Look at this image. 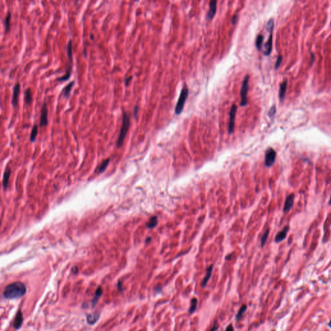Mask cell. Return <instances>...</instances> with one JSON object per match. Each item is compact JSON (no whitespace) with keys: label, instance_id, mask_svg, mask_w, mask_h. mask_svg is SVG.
I'll return each instance as SVG.
<instances>
[{"label":"cell","instance_id":"obj_1","mask_svg":"<svg viewBox=\"0 0 331 331\" xmlns=\"http://www.w3.org/2000/svg\"><path fill=\"white\" fill-rule=\"evenodd\" d=\"M27 288L22 282L16 281L7 285L3 292V296L8 299H18L26 293Z\"/></svg>","mask_w":331,"mask_h":331},{"label":"cell","instance_id":"obj_2","mask_svg":"<svg viewBox=\"0 0 331 331\" xmlns=\"http://www.w3.org/2000/svg\"><path fill=\"white\" fill-rule=\"evenodd\" d=\"M130 126V116L128 114V113L124 111H122V126L120 130L119 135L117 138V146L118 147H120L122 146L123 144H124V140L126 138V137L127 135V133L128 132V130Z\"/></svg>","mask_w":331,"mask_h":331},{"label":"cell","instance_id":"obj_3","mask_svg":"<svg viewBox=\"0 0 331 331\" xmlns=\"http://www.w3.org/2000/svg\"><path fill=\"white\" fill-rule=\"evenodd\" d=\"M67 54L68 57V62H67V65L66 67L65 74L56 79L58 82H65L69 79L70 76L71 75L72 64H73V41H72L71 40H69V42H68L67 45Z\"/></svg>","mask_w":331,"mask_h":331},{"label":"cell","instance_id":"obj_4","mask_svg":"<svg viewBox=\"0 0 331 331\" xmlns=\"http://www.w3.org/2000/svg\"><path fill=\"white\" fill-rule=\"evenodd\" d=\"M188 95H189L188 89L186 87L182 88V90L180 93L179 100H178L177 102L175 109V113L177 115H179V114H181L182 112L183 111L186 102V100H187Z\"/></svg>","mask_w":331,"mask_h":331},{"label":"cell","instance_id":"obj_5","mask_svg":"<svg viewBox=\"0 0 331 331\" xmlns=\"http://www.w3.org/2000/svg\"><path fill=\"white\" fill-rule=\"evenodd\" d=\"M249 75H246L243 80V83L241 88L240 95H241V102L240 105L244 107L248 104V91L249 89Z\"/></svg>","mask_w":331,"mask_h":331},{"label":"cell","instance_id":"obj_6","mask_svg":"<svg viewBox=\"0 0 331 331\" xmlns=\"http://www.w3.org/2000/svg\"><path fill=\"white\" fill-rule=\"evenodd\" d=\"M276 152L272 147H269L266 150L265 159V163L266 167L270 168L272 166L276 159Z\"/></svg>","mask_w":331,"mask_h":331},{"label":"cell","instance_id":"obj_7","mask_svg":"<svg viewBox=\"0 0 331 331\" xmlns=\"http://www.w3.org/2000/svg\"><path fill=\"white\" fill-rule=\"evenodd\" d=\"M237 110V106L235 104H233L230 109V119H229V123H228V133L229 134H232L233 133V131H234L235 119Z\"/></svg>","mask_w":331,"mask_h":331},{"label":"cell","instance_id":"obj_8","mask_svg":"<svg viewBox=\"0 0 331 331\" xmlns=\"http://www.w3.org/2000/svg\"><path fill=\"white\" fill-rule=\"evenodd\" d=\"M49 124L48 120V108L47 103H44L41 108L40 117V126L45 127Z\"/></svg>","mask_w":331,"mask_h":331},{"label":"cell","instance_id":"obj_9","mask_svg":"<svg viewBox=\"0 0 331 331\" xmlns=\"http://www.w3.org/2000/svg\"><path fill=\"white\" fill-rule=\"evenodd\" d=\"M20 92V84L19 83H16L13 87V91H12V99L11 101V104L14 108H16L18 105V98Z\"/></svg>","mask_w":331,"mask_h":331},{"label":"cell","instance_id":"obj_10","mask_svg":"<svg viewBox=\"0 0 331 331\" xmlns=\"http://www.w3.org/2000/svg\"><path fill=\"white\" fill-rule=\"evenodd\" d=\"M217 2L215 1V0H212V1L210 2V9L208 12L207 16L208 18L210 20L214 19L216 14V12H217Z\"/></svg>","mask_w":331,"mask_h":331},{"label":"cell","instance_id":"obj_11","mask_svg":"<svg viewBox=\"0 0 331 331\" xmlns=\"http://www.w3.org/2000/svg\"><path fill=\"white\" fill-rule=\"evenodd\" d=\"M294 195L291 194L290 196H288L285 202V205H284L283 208V211L284 212H288L290 211L291 208L294 205Z\"/></svg>","mask_w":331,"mask_h":331},{"label":"cell","instance_id":"obj_12","mask_svg":"<svg viewBox=\"0 0 331 331\" xmlns=\"http://www.w3.org/2000/svg\"><path fill=\"white\" fill-rule=\"evenodd\" d=\"M288 230H289V226H286L283 228V229L281 232L278 233V234L275 237V243H279V242H281L282 241L285 239L286 238Z\"/></svg>","mask_w":331,"mask_h":331},{"label":"cell","instance_id":"obj_13","mask_svg":"<svg viewBox=\"0 0 331 331\" xmlns=\"http://www.w3.org/2000/svg\"><path fill=\"white\" fill-rule=\"evenodd\" d=\"M272 32H271L268 40H267L266 43L265 45V49L263 53L265 56H269L271 53L272 49Z\"/></svg>","mask_w":331,"mask_h":331},{"label":"cell","instance_id":"obj_14","mask_svg":"<svg viewBox=\"0 0 331 331\" xmlns=\"http://www.w3.org/2000/svg\"><path fill=\"white\" fill-rule=\"evenodd\" d=\"M74 81H71L64 87V88L63 89V90L62 91V93H61L63 95V97H65V99H69V96L71 95V90H72V89H73V87L74 86Z\"/></svg>","mask_w":331,"mask_h":331},{"label":"cell","instance_id":"obj_15","mask_svg":"<svg viewBox=\"0 0 331 331\" xmlns=\"http://www.w3.org/2000/svg\"><path fill=\"white\" fill-rule=\"evenodd\" d=\"M11 18H12V12L11 11H8L5 18L3 20V25H4V27H5V33H8L11 29Z\"/></svg>","mask_w":331,"mask_h":331},{"label":"cell","instance_id":"obj_16","mask_svg":"<svg viewBox=\"0 0 331 331\" xmlns=\"http://www.w3.org/2000/svg\"><path fill=\"white\" fill-rule=\"evenodd\" d=\"M287 80H284V81L280 84L279 86V99L281 100H283L285 98V93L287 91Z\"/></svg>","mask_w":331,"mask_h":331},{"label":"cell","instance_id":"obj_17","mask_svg":"<svg viewBox=\"0 0 331 331\" xmlns=\"http://www.w3.org/2000/svg\"><path fill=\"white\" fill-rule=\"evenodd\" d=\"M23 323V314H22V312L21 311H18V313H17L16 314V318L14 320V323L13 324V326L16 329H19L21 325H22Z\"/></svg>","mask_w":331,"mask_h":331},{"label":"cell","instance_id":"obj_18","mask_svg":"<svg viewBox=\"0 0 331 331\" xmlns=\"http://www.w3.org/2000/svg\"><path fill=\"white\" fill-rule=\"evenodd\" d=\"M212 270H213V266L211 265L208 267V268L207 271H206V274L205 276V278H204L202 281L201 283V285H202V287H206V285H207V283H208V282L209 279L211 277Z\"/></svg>","mask_w":331,"mask_h":331},{"label":"cell","instance_id":"obj_19","mask_svg":"<svg viewBox=\"0 0 331 331\" xmlns=\"http://www.w3.org/2000/svg\"><path fill=\"white\" fill-rule=\"evenodd\" d=\"M24 100L27 104H31L32 101V95L30 88L27 89L24 93Z\"/></svg>","mask_w":331,"mask_h":331},{"label":"cell","instance_id":"obj_20","mask_svg":"<svg viewBox=\"0 0 331 331\" xmlns=\"http://www.w3.org/2000/svg\"><path fill=\"white\" fill-rule=\"evenodd\" d=\"M10 175H11V170L8 168H7L6 170L5 171V173H4L3 179V188L5 190H6L7 188Z\"/></svg>","mask_w":331,"mask_h":331},{"label":"cell","instance_id":"obj_21","mask_svg":"<svg viewBox=\"0 0 331 331\" xmlns=\"http://www.w3.org/2000/svg\"><path fill=\"white\" fill-rule=\"evenodd\" d=\"M38 133V125L35 124L32 126L31 135H30V141L31 142H35L36 141Z\"/></svg>","mask_w":331,"mask_h":331},{"label":"cell","instance_id":"obj_22","mask_svg":"<svg viewBox=\"0 0 331 331\" xmlns=\"http://www.w3.org/2000/svg\"><path fill=\"white\" fill-rule=\"evenodd\" d=\"M157 224H158L157 217H156V216H153V217L150 218L149 221L147 223L146 226L149 229H152L156 227V225H157Z\"/></svg>","mask_w":331,"mask_h":331},{"label":"cell","instance_id":"obj_23","mask_svg":"<svg viewBox=\"0 0 331 331\" xmlns=\"http://www.w3.org/2000/svg\"><path fill=\"white\" fill-rule=\"evenodd\" d=\"M109 162V159L104 160L103 162L100 164L99 166L97 168L96 172H98L99 173H102V172H104L106 168L108 167Z\"/></svg>","mask_w":331,"mask_h":331},{"label":"cell","instance_id":"obj_24","mask_svg":"<svg viewBox=\"0 0 331 331\" xmlns=\"http://www.w3.org/2000/svg\"><path fill=\"white\" fill-rule=\"evenodd\" d=\"M263 40H264V37L263 35H259L257 36V38L256 40V47L259 50H260L261 49Z\"/></svg>","mask_w":331,"mask_h":331},{"label":"cell","instance_id":"obj_25","mask_svg":"<svg viewBox=\"0 0 331 331\" xmlns=\"http://www.w3.org/2000/svg\"><path fill=\"white\" fill-rule=\"evenodd\" d=\"M197 303H198V301H197V299L196 298H193L192 301H191V306L189 309V312L190 314H192L196 311V308L197 307Z\"/></svg>","mask_w":331,"mask_h":331},{"label":"cell","instance_id":"obj_26","mask_svg":"<svg viewBox=\"0 0 331 331\" xmlns=\"http://www.w3.org/2000/svg\"><path fill=\"white\" fill-rule=\"evenodd\" d=\"M269 233H270L269 229H267V230H266V232H265L264 234L263 235V236L261 237V247H263L265 246V244H266L267 239H268L269 235Z\"/></svg>","mask_w":331,"mask_h":331},{"label":"cell","instance_id":"obj_27","mask_svg":"<svg viewBox=\"0 0 331 331\" xmlns=\"http://www.w3.org/2000/svg\"><path fill=\"white\" fill-rule=\"evenodd\" d=\"M99 317V314H96V315H95V314H91V315H89L87 317V322L90 324L91 325H93L94 324L95 322L96 321V320H98V318Z\"/></svg>","mask_w":331,"mask_h":331},{"label":"cell","instance_id":"obj_28","mask_svg":"<svg viewBox=\"0 0 331 331\" xmlns=\"http://www.w3.org/2000/svg\"><path fill=\"white\" fill-rule=\"evenodd\" d=\"M247 305H243V306L241 307V308L239 309V311L238 313L237 314V316H236V320H237V321H238V320L240 319V318H241L242 316H243V314L246 312V311H247Z\"/></svg>","mask_w":331,"mask_h":331},{"label":"cell","instance_id":"obj_29","mask_svg":"<svg viewBox=\"0 0 331 331\" xmlns=\"http://www.w3.org/2000/svg\"><path fill=\"white\" fill-rule=\"evenodd\" d=\"M102 294V290L101 287H99V288H98V289H97V290L96 292V294L95 296L94 299H93V305H95L96 303V302L98 301L99 299L100 298V297L101 296Z\"/></svg>","mask_w":331,"mask_h":331},{"label":"cell","instance_id":"obj_30","mask_svg":"<svg viewBox=\"0 0 331 331\" xmlns=\"http://www.w3.org/2000/svg\"><path fill=\"white\" fill-rule=\"evenodd\" d=\"M266 31L268 32H270V33L272 32L274 29V20L272 19H270L269 20V22H267L266 25Z\"/></svg>","mask_w":331,"mask_h":331},{"label":"cell","instance_id":"obj_31","mask_svg":"<svg viewBox=\"0 0 331 331\" xmlns=\"http://www.w3.org/2000/svg\"><path fill=\"white\" fill-rule=\"evenodd\" d=\"M275 112H276V109H275V106L273 105L272 107L270 109L269 111V116L271 118V119H273V118H274V117L275 116Z\"/></svg>","mask_w":331,"mask_h":331},{"label":"cell","instance_id":"obj_32","mask_svg":"<svg viewBox=\"0 0 331 331\" xmlns=\"http://www.w3.org/2000/svg\"><path fill=\"white\" fill-rule=\"evenodd\" d=\"M282 60H283V58H282L281 55H279V56H278V58H277V61L275 63V69H278V68L279 67L280 65H281Z\"/></svg>","mask_w":331,"mask_h":331},{"label":"cell","instance_id":"obj_33","mask_svg":"<svg viewBox=\"0 0 331 331\" xmlns=\"http://www.w3.org/2000/svg\"><path fill=\"white\" fill-rule=\"evenodd\" d=\"M132 79H133V76H128V77L125 78L124 82V85L126 87L129 86V83H130V82L131 81V80H132Z\"/></svg>","mask_w":331,"mask_h":331},{"label":"cell","instance_id":"obj_34","mask_svg":"<svg viewBox=\"0 0 331 331\" xmlns=\"http://www.w3.org/2000/svg\"><path fill=\"white\" fill-rule=\"evenodd\" d=\"M139 111V107L138 105H136L135 106L134 108V110H133V115H134V117L136 120L137 119V115H138V113Z\"/></svg>","mask_w":331,"mask_h":331},{"label":"cell","instance_id":"obj_35","mask_svg":"<svg viewBox=\"0 0 331 331\" xmlns=\"http://www.w3.org/2000/svg\"><path fill=\"white\" fill-rule=\"evenodd\" d=\"M238 19H239V16H237V14H235L233 15L232 16V20H231V22H232V25H235L237 22V21H238Z\"/></svg>","mask_w":331,"mask_h":331},{"label":"cell","instance_id":"obj_36","mask_svg":"<svg viewBox=\"0 0 331 331\" xmlns=\"http://www.w3.org/2000/svg\"><path fill=\"white\" fill-rule=\"evenodd\" d=\"M218 329H219V325L217 324V321H215L214 326L212 327V329L210 331H217L218 330Z\"/></svg>","mask_w":331,"mask_h":331},{"label":"cell","instance_id":"obj_37","mask_svg":"<svg viewBox=\"0 0 331 331\" xmlns=\"http://www.w3.org/2000/svg\"><path fill=\"white\" fill-rule=\"evenodd\" d=\"M225 331H234V329H233V327L232 325V324L229 325L227 326V327H226Z\"/></svg>","mask_w":331,"mask_h":331},{"label":"cell","instance_id":"obj_38","mask_svg":"<svg viewBox=\"0 0 331 331\" xmlns=\"http://www.w3.org/2000/svg\"><path fill=\"white\" fill-rule=\"evenodd\" d=\"M314 60H315L314 56V54L312 53V54H311V62L312 63H314Z\"/></svg>","mask_w":331,"mask_h":331},{"label":"cell","instance_id":"obj_39","mask_svg":"<svg viewBox=\"0 0 331 331\" xmlns=\"http://www.w3.org/2000/svg\"><path fill=\"white\" fill-rule=\"evenodd\" d=\"M90 38H91V40H94V35H93V34H90Z\"/></svg>","mask_w":331,"mask_h":331},{"label":"cell","instance_id":"obj_40","mask_svg":"<svg viewBox=\"0 0 331 331\" xmlns=\"http://www.w3.org/2000/svg\"><path fill=\"white\" fill-rule=\"evenodd\" d=\"M329 205H331V196H330V201H329Z\"/></svg>","mask_w":331,"mask_h":331}]
</instances>
